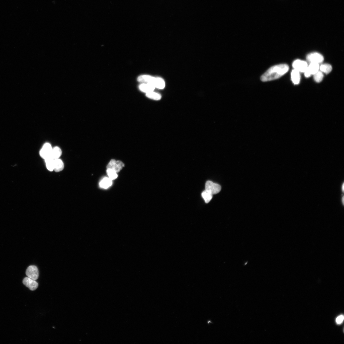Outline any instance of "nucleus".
Segmentation results:
<instances>
[{
    "label": "nucleus",
    "mask_w": 344,
    "mask_h": 344,
    "mask_svg": "<svg viewBox=\"0 0 344 344\" xmlns=\"http://www.w3.org/2000/svg\"><path fill=\"white\" fill-rule=\"evenodd\" d=\"M291 80L294 85L299 84L301 79L300 72L294 69L291 73Z\"/></svg>",
    "instance_id": "9b49d317"
},
{
    "label": "nucleus",
    "mask_w": 344,
    "mask_h": 344,
    "mask_svg": "<svg viewBox=\"0 0 344 344\" xmlns=\"http://www.w3.org/2000/svg\"><path fill=\"white\" fill-rule=\"evenodd\" d=\"M45 161L47 169L51 172L54 171V160L50 157L45 160Z\"/></svg>",
    "instance_id": "f3484780"
},
{
    "label": "nucleus",
    "mask_w": 344,
    "mask_h": 344,
    "mask_svg": "<svg viewBox=\"0 0 344 344\" xmlns=\"http://www.w3.org/2000/svg\"><path fill=\"white\" fill-rule=\"evenodd\" d=\"M205 190L209 192L212 195L216 194L221 191V187L220 185L217 184L211 181H208L205 184Z\"/></svg>",
    "instance_id": "f03ea898"
},
{
    "label": "nucleus",
    "mask_w": 344,
    "mask_h": 344,
    "mask_svg": "<svg viewBox=\"0 0 344 344\" xmlns=\"http://www.w3.org/2000/svg\"><path fill=\"white\" fill-rule=\"evenodd\" d=\"M308 67V64L306 62L301 60H296L293 63V67L294 69L300 72H304Z\"/></svg>",
    "instance_id": "423d86ee"
},
{
    "label": "nucleus",
    "mask_w": 344,
    "mask_h": 344,
    "mask_svg": "<svg viewBox=\"0 0 344 344\" xmlns=\"http://www.w3.org/2000/svg\"><path fill=\"white\" fill-rule=\"evenodd\" d=\"M112 184V180L109 178H105L102 179L99 183L100 187L104 189H107L111 186Z\"/></svg>",
    "instance_id": "ddd939ff"
},
{
    "label": "nucleus",
    "mask_w": 344,
    "mask_h": 344,
    "mask_svg": "<svg viewBox=\"0 0 344 344\" xmlns=\"http://www.w3.org/2000/svg\"><path fill=\"white\" fill-rule=\"evenodd\" d=\"M23 284L31 291H34L38 286V284L35 280L28 277H25L23 281Z\"/></svg>",
    "instance_id": "6e6552de"
},
{
    "label": "nucleus",
    "mask_w": 344,
    "mask_h": 344,
    "mask_svg": "<svg viewBox=\"0 0 344 344\" xmlns=\"http://www.w3.org/2000/svg\"><path fill=\"white\" fill-rule=\"evenodd\" d=\"M155 88V87L151 83H142L139 86V89L146 93L153 91Z\"/></svg>",
    "instance_id": "1a4fd4ad"
},
{
    "label": "nucleus",
    "mask_w": 344,
    "mask_h": 344,
    "mask_svg": "<svg viewBox=\"0 0 344 344\" xmlns=\"http://www.w3.org/2000/svg\"><path fill=\"white\" fill-rule=\"evenodd\" d=\"M344 200V199H343V197L342 198V203H343V204H344V200Z\"/></svg>",
    "instance_id": "b1692460"
},
{
    "label": "nucleus",
    "mask_w": 344,
    "mask_h": 344,
    "mask_svg": "<svg viewBox=\"0 0 344 344\" xmlns=\"http://www.w3.org/2000/svg\"><path fill=\"white\" fill-rule=\"evenodd\" d=\"M289 69V66L285 64L275 65L269 69L261 76L260 79L264 82L277 79L285 75Z\"/></svg>",
    "instance_id": "f257e3e1"
},
{
    "label": "nucleus",
    "mask_w": 344,
    "mask_h": 344,
    "mask_svg": "<svg viewBox=\"0 0 344 344\" xmlns=\"http://www.w3.org/2000/svg\"><path fill=\"white\" fill-rule=\"evenodd\" d=\"M212 195L211 192L206 190L201 193L202 197L206 203H208L211 200L212 198Z\"/></svg>",
    "instance_id": "dca6fc26"
},
{
    "label": "nucleus",
    "mask_w": 344,
    "mask_h": 344,
    "mask_svg": "<svg viewBox=\"0 0 344 344\" xmlns=\"http://www.w3.org/2000/svg\"><path fill=\"white\" fill-rule=\"evenodd\" d=\"M26 273L27 277L35 281L38 280L39 277L38 269L35 265H30L28 267Z\"/></svg>",
    "instance_id": "39448f33"
},
{
    "label": "nucleus",
    "mask_w": 344,
    "mask_h": 344,
    "mask_svg": "<svg viewBox=\"0 0 344 344\" xmlns=\"http://www.w3.org/2000/svg\"><path fill=\"white\" fill-rule=\"evenodd\" d=\"M52 148L49 143H46L44 145L40 152L41 156L44 160L51 157Z\"/></svg>",
    "instance_id": "0eeeda50"
},
{
    "label": "nucleus",
    "mask_w": 344,
    "mask_h": 344,
    "mask_svg": "<svg viewBox=\"0 0 344 344\" xmlns=\"http://www.w3.org/2000/svg\"><path fill=\"white\" fill-rule=\"evenodd\" d=\"M64 168V163L59 159L54 160V169L56 172H59L63 170Z\"/></svg>",
    "instance_id": "9d476101"
},
{
    "label": "nucleus",
    "mask_w": 344,
    "mask_h": 344,
    "mask_svg": "<svg viewBox=\"0 0 344 344\" xmlns=\"http://www.w3.org/2000/svg\"><path fill=\"white\" fill-rule=\"evenodd\" d=\"M146 96L148 98L156 100H159L161 99L162 96L161 95L158 93L154 92L153 91L146 94Z\"/></svg>",
    "instance_id": "6ab92c4d"
},
{
    "label": "nucleus",
    "mask_w": 344,
    "mask_h": 344,
    "mask_svg": "<svg viewBox=\"0 0 344 344\" xmlns=\"http://www.w3.org/2000/svg\"><path fill=\"white\" fill-rule=\"evenodd\" d=\"M314 81L317 83H320L323 80L324 75L322 72L321 71H318L314 75Z\"/></svg>",
    "instance_id": "aec40b11"
},
{
    "label": "nucleus",
    "mask_w": 344,
    "mask_h": 344,
    "mask_svg": "<svg viewBox=\"0 0 344 344\" xmlns=\"http://www.w3.org/2000/svg\"><path fill=\"white\" fill-rule=\"evenodd\" d=\"M152 85L155 88L163 89L165 87V83L162 79L160 78H155Z\"/></svg>",
    "instance_id": "f8f14e48"
},
{
    "label": "nucleus",
    "mask_w": 344,
    "mask_h": 344,
    "mask_svg": "<svg viewBox=\"0 0 344 344\" xmlns=\"http://www.w3.org/2000/svg\"><path fill=\"white\" fill-rule=\"evenodd\" d=\"M107 172L109 178L111 180H115L118 177L117 173L112 169H107Z\"/></svg>",
    "instance_id": "412c9836"
},
{
    "label": "nucleus",
    "mask_w": 344,
    "mask_h": 344,
    "mask_svg": "<svg viewBox=\"0 0 344 344\" xmlns=\"http://www.w3.org/2000/svg\"><path fill=\"white\" fill-rule=\"evenodd\" d=\"M62 151L59 147H55L52 148L51 157L54 160L59 159L62 155Z\"/></svg>",
    "instance_id": "2eb2a0df"
},
{
    "label": "nucleus",
    "mask_w": 344,
    "mask_h": 344,
    "mask_svg": "<svg viewBox=\"0 0 344 344\" xmlns=\"http://www.w3.org/2000/svg\"><path fill=\"white\" fill-rule=\"evenodd\" d=\"M319 69L322 72L328 74L331 71L332 68L331 65L325 63L322 64L320 67Z\"/></svg>",
    "instance_id": "a211bd4d"
},
{
    "label": "nucleus",
    "mask_w": 344,
    "mask_h": 344,
    "mask_svg": "<svg viewBox=\"0 0 344 344\" xmlns=\"http://www.w3.org/2000/svg\"><path fill=\"white\" fill-rule=\"evenodd\" d=\"M342 190L343 192L344 191V183L343 184L342 187Z\"/></svg>",
    "instance_id": "5701e85b"
},
{
    "label": "nucleus",
    "mask_w": 344,
    "mask_h": 344,
    "mask_svg": "<svg viewBox=\"0 0 344 344\" xmlns=\"http://www.w3.org/2000/svg\"><path fill=\"white\" fill-rule=\"evenodd\" d=\"M319 64L311 63L310 64L309 66L308 67L307 69L311 75H314L315 73L319 71Z\"/></svg>",
    "instance_id": "4468645a"
},
{
    "label": "nucleus",
    "mask_w": 344,
    "mask_h": 344,
    "mask_svg": "<svg viewBox=\"0 0 344 344\" xmlns=\"http://www.w3.org/2000/svg\"><path fill=\"white\" fill-rule=\"evenodd\" d=\"M124 166V164L120 161L111 160L107 166V169H110L118 173L122 170Z\"/></svg>",
    "instance_id": "20e7f679"
},
{
    "label": "nucleus",
    "mask_w": 344,
    "mask_h": 344,
    "mask_svg": "<svg viewBox=\"0 0 344 344\" xmlns=\"http://www.w3.org/2000/svg\"><path fill=\"white\" fill-rule=\"evenodd\" d=\"M306 59L311 63H320L324 61V59L323 56L317 52H313L307 55Z\"/></svg>",
    "instance_id": "7ed1b4c3"
},
{
    "label": "nucleus",
    "mask_w": 344,
    "mask_h": 344,
    "mask_svg": "<svg viewBox=\"0 0 344 344\" xmlns=\"http://www.w3.org/2000/svg\"><path fill=\"white\" fill-rule=\"evenodd\" d=\"M344 320V317L342 315H341L338 317L336 319V322L337 324H340L342 323Z\"/></svg>",
    "instance_id": "4be33fe9"
}]
</instances>
